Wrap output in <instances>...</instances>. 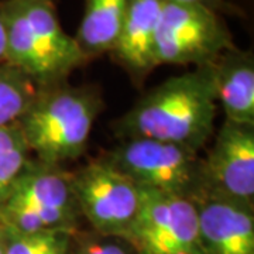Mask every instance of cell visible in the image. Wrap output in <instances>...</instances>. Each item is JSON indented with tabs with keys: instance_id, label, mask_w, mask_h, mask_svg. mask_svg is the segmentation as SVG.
Instances as JSON below:
<instances>
[{
	"instance_id": "1",
	"label": "cell",
	"mask_w": 254,
	"mask_h": 254,
	"mask_svg": "<svg viewBox=\"0 0 254 254\" xmlns=\"http://www.w3.org/2000/svg\"><path fill=\"white\" fill-rule=\"evenodd\" d=\"M218 99L212 64L157 85L119 120L122 138H150L199 151L213 134Z\"/></svg>"
},
{
	"instance_id": "2",
	"label": "cell",
	"mask_w": 254,
	"mask_h": 254,
	"mask_svg": "<svg viewBox=\"0 0 254 254\" xmlns=\"http://www.w3.org/2000/svg\"><path fill=\"white\" fill-rule=\"evenodd\" d=\"M4 61L40 89L63 83L88 61L75 38L64 31L53 0H4Z\"/></svg>"
},
{
	"instance_id": "3",
	"label": "cell",
	"mask_w": 254,
	"mask_h": 254,
	"mask_svg": "<svg viewBox=\"0 0 254 254\" xmlns=\"http://www.w3.org/2000/svg\"><path fill=\"white\" fill-rule=\"evenodd\" d=\"M99 96L65 82L40 89L17 125L36 160L50 165L83 154L100 110Z\"/></svg>"
},
{
	"instance_id": "4",
	"label": "cell",
	"mask_w": 254,
	"mask_h": 254,
	"mask_svg": "<svg viewBox=\"0 0 254 254\" xmlns=\"http://www.w3.org/2000/svg\"><path fill=\"white\" fill-rule=\"evenodd\" d=\"M79 208L72 174L30 160L0 205V222L18 232L76 230Z\"/></svg>"
},
{
	"instance_id": "5",
	"label": "cell",
	"mask_w": 254,
	"mask_h": 254,
	"mask_svg": "<svg viewBox=\"0 0 254 254\" xmlns=\"http://www.w3.org/2000/svg\"><path fill=\"white\" fill-rule=\"evenodd\" d=\"M140 188L185 199L203 190L198 151L150 138H125L105 157Z\"/></svg>"
},
{
	"instance_id": "6",
	"label": "cell",
	"mask_w": 254,
	"mask_h": 254,
	"mask_svg": "<svg viewBox=\"0 0 254 254\" xmlns=\"http://www.w3.org/2000/svg\"><path fill=\"white\" fill-rule=\"evenodd\" d=\"M233 38L220 14L196 4L165 1L157 30L154 64L193 65L213 64L233 48Z\"/></svg>"
},
{
	"instance_id": "7",
	"label": "cell",
	"mask_w": 254,
	"mask_h": 254,
	"mask_svg": "<svg viewBox=\"0 0 254 254\" xmlns=\"http://www.w3.org/2000/svg\"><path fill=\"white\" fill-rule=\"evenodd\" d=\"M118 239L136 254H203L195 203L145 188L136 218Z\"/></svg>"
},
{
	"instance_id": "8",
	"label": "cell",
	"mask_w": 254,
	"mask_h": 254,
	"mask_svg": "<svg viewBox=\"0 0 254 254\" xmlns=\"http://www.w3.org/2000/svg\"><path fill=\"white\" fill-rule=\"evenodd\" d=\"M79 208L100 236L122 237L140 208V188L105 158L86 164L72 174Z\"/></svg>"
},
{
	"instance_id": "9",
	"label": "cell",
	"mask_w": 254,
	"mask_h": 254,
	"mask_svg": "<svg viewBox=\"0 0 254 254\" xmlns=\"http://www.w3.org/2000/svg\"><path fill=\"white\" fill-rule=\"evenodd\" d=\"M203 190L254 203V126L225 120L212 150L202 158Z\"/></svg>"
},
{
	"instance_id": "10",
	"label": "cell",
	"mask_w": 254,
	"mask_h": 254,
	"mask_svg": "<svg viewBox=\"0 0 254 254\" xmlns=\"http://www.w3.org/2000/svg\"><path fill=\"white\" fill-rule=\"evenodd\" d=\"M203 254H254V208L202 192L192 199Z\"/></svg>"
},
{
	"instance_id": "11",
	"label": "cell",
	"mask_w": 254,
	"mask_h": 254,
	"mask_svg": "<svg viewBox=\"0 0 254 254\" xmlns=\"http://www.w3.org/2000/svg\"><path fill=\"white\" fill-rule=\"evenodd\" d=\"M165 0H130L118 41L112 50L127 71L140 76L154 64V44Z\"/></svg>"
},
{
	"instance_id": "12",
	"label": "cell",
	"mask_w": 254,
	"mask_h": 254,
	"mask_svg": "<svg viewBox=\"0 0 254 254\" xmlns=\"http://www.w3.org/2000/svg\"><path fill=\"white\" fill-rule=\"evenodd\" d=\"M218 103L226 120L254 126V60L250 51L236 46L212 64Z\"/></svg>"
},
{
	"instance_id": "13",
	"label": "cell",
	"mask_w": 254,
	"mask_h": 254,
	"mask_svg": "<svg viewBox=\"0 0 254 254\" xmlns=\"http://www.w3.org/2000/svg\"><path fill=\"white\" fill-rule=\"evenodd\" d=\"M130 0H85L75 41L88 58L112 51L118 41Z\"/></svg>"
},
{
	"instance_id": "14",
	"label": "cell",
	"mask_w": 254,
	"mask_h": 254,
	"mask_svg": "<svg viewBox=\"0 0 254 254\" xmlns=\"http://www.w3.org/2000/svg\"><path fill=\"white\" fill-rule=\"evenodd\" d=\"M4 254H75L76 230L18 232L0 222Z\"/></svg>"
},
{
	"instance_id": "15",
	"label": "cell",
	"mask_w": 254,
	"mask_h": 254,
	"mask_svg": "<svg viewBox=\"0 0 254 254\" xmlns=\"http://www.w3.org/2000/svg\"><path fill=\"white\" fill-rule=\"evenodd\" d=\"M40 88L9 64H0V128L17 125Z\"/></svg>"
},
{
	"instance_id": "16",
	"label": "cell",
	"mask_w": 254,
	"mask_h": 254,
	"mask_svg": "<svg viewBox=\"0 0 254 254\" xmlns=\"http://www.w3.org/2000/svg\"><path fill=\"white\" fill-rule=\"evenodd\" d=\"M30 150L18 125L0 128V205L6 199L13 184L24 171Z\"/></svg>"
},
{
	"instance_id": "17",
	"label": "cell",
	"mask_w": 254,
	"mask_h": 254,
	"mask_svg": "<svg viewBox=\"0 0 254 254\" xmlns=\"http://www.w3.org/2000/svg\"><path fill=\"white\" fill-rule=\"evenodd\" d=\"M75 245L79 254H136V252L118 237L85 235L75 237Z\"/></svg>"
},
{
	"instance_id": "18",
	"label": "cell",
	"mask_w": 254,
	"mask_h": 254,
	"mask_svg": "<svg viewBox=\"0 0 254 254\" xmlns=\"http://www.w3.org/2000/svg\"><path fill=\"white\" fill-rule=\"evenodd\" d=\"M170 3H178V4H196V6H203L208 9L213 10L216 13H222L227 10L226 0H165Z\"/></svg>"
},
{
	"instance_id": "19",
	"label": "cell",
	"mask_w": 254,
	"mask_h": 254,
	"mask_svg": "<svg viewBox=\"0 0 254 254\" xmlns=\"http://www.w3.org/2000/svg\"><path fill=\"white\" fill-rule=\"evenodd\" d=\"M4 51H6V44H4V30H3V23L0 18V64L6 63L4 61Z\"/></svg>"
},
{
	"instance_id": "20",
	"label": "cell",
	"mask_w": 254,
	"mask_h": 254,
	"mask_svg": "<svg viewBox=\"0 0 254 254\" xmlns=\"http://www.w3.org/2000/svg\"><path fill=\"white\" fill-rule=\"evenodd\" d=\"M0 254H4V245H3V235H1V227H0Z\"/></svg>"
},
{
	"instance_id": "21",
	"label": "cell",
	"mask_w": 254,
	"mask_h": 254,
	"mask_svg": "<svg viewBox=\"0 0 254 254\" xmlns=\"http://www.w3.org/2000/svg\"><path fill=\"white\" fill-rule=\"evenodd\" d=\"M75 247H76V245H75ZM75 254H79V252H78V250H75Z\"/></svg>"
}]
</instances>
